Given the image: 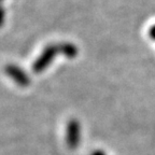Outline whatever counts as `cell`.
<instances>
[{
	"label": "cell",
	"instance_id": "cell-6",
	"mask_svg": "<svg viewBox=\"0 0 155 155\" xmlns=\"http://www.w3.org/2000/svg\"><path fill=\"white\" fill-rule=\"evenodd\" d=\"M149 36H150L151 39L155 40V25H153V26L149 29Z\"/></svg>",
	"mask_w": 155,
	"mask_h": 155
},
{
	"label": "cell",
	"instance_id": "cell-2",
	"mask_svg": "<svg viewBox=\"0 0 155 155\" xmlns=\"http://www.w3.org/2000/svg\"><path fill=\"white\" fill-rule=\"evenodd\" d=\"M66 143L68 148L75 150L81 143V124L75 119L68 121L66 126Z\"/></svg>",
	"mask_w": 155,
	"mask_h": 155
},
{
	"label": "cell",
	"instance_id": "cell-3",
	"mask_svg": "<svg viewBox=\"0 0 155 155\" xmlns=\"http://www.w3.org/2000/svg\"><path fill=\"white\" fill-rule=\"evenodd\" d=\"M5 73L11 79L14 83L21 87H27L30 85L31 80L28 73L25 72L22 68L14 64H9L5 66Z\"/></svg>",
	"mask_w": 155,
	"mask_h": 155
},
{
	"label": "cell",
	"instance_id": "cell-5",
	"mask_svg": "<svg viewBox=\"0 0 155 155\" xmlns=\"http://www.w3.org/2000/svg\"><path fill=\"white\" fill-rule=\"evenodd\" d=\"M5 21V11L2 5H0V28H2Z\"/></svg>",
	"mask_w": 155,
	"mask_h": 155
},
{
	"label": "cell",
	"instance_id": "cell-7",
	"mask_svg": "<svg viewBox=\"0 0 155 155\" xmlns=\"http://www.w3.org/2000/svg\"><path fill=\"white\" fill-rule=\"evenodd\" d=\"M91 155H107V154H106V152L102 150H96V151H94V152H92Z\"/></svg>",
	"mask_w": 155,
	"mask_h": 155
},
{
	"label": "cell",
	"instance_id": "cell-4",
	"mask_svg": "<svg viewBox=\"0 0 155 155\" xmlns=\"http://www.w3.org/2000/svg\"><path fill=\"white\" fill-rule=\"evenodd\" d=\"M58 52L67 58H74L79 54V48L71 42H61L58 43Z\"/></svg>",
	"mask_w": 155,
	"mask_h": 155
},
{
	"label": "cell",
	"instance_id": "cell-8",
	"mask_svg": "<svg viewBox=\"0 0 155 155\" xmlns=\"http://www.w3.org/2000/svg\"><path fill=\"white\" fill-rule=\"evenodd\" d=\"M2 1H3V0H0V5H1V2H2Z\"/></svg>",
	"mask_w": 155,
	"mask_h": 155
},
{
	"label": "cell",
	"instance_id": "cell-1",
	"mask_svg": "<svg viewBox=\"0 0 155 155\" xmlns=\"http://www.w3.org/2000/svg\"><path fill=\"white\" fill-rule=\"evenodd\" d=\"M57 54H59L57 44H48V45H46L43 48V51L41 52V54L37 57V59L32 64V72L39 74V73L45 71L48 66L53 63Z\"/></svg>",
	"mask_w": 155,
	"mask_h": 155
}]
</instances>
